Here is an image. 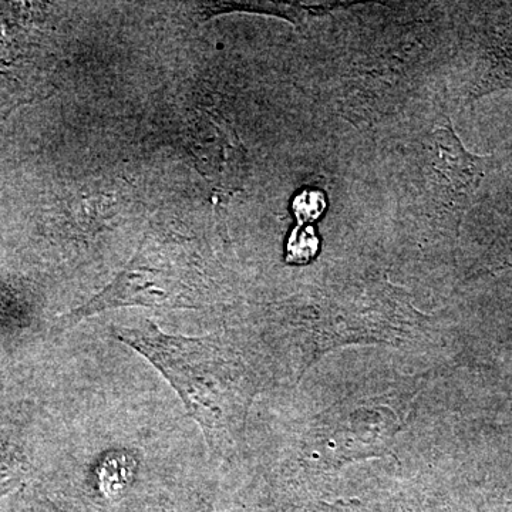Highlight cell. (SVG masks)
I'll return each instance as SVG.
<instances>
[{
  "label": "cell",
  "instance_id": "1",
  "mask_svg": "<svg viewBox=\"0 0 512 512\" xmlns=\"http://www.w3.org/2000/svg\"><path fill=\"white\" fill-rule=\"evenodd\" d=\"M114 338L146 356L180 394L192 419L208 440L225 427V389L221 363L214 348L202 339L167 335L144 319L134 326H116Z\"/></svg>",
  "mask_w": 512,
  "mask_h": 512
},
{
  "label": "cell",
  "instance_id": "2",
  "mask_svg": "<svg viewBox=\"0 0 512 512\" xmlns=\"http://www.w3.org/2000/svg\"><path fill=\"white\" fill-rule=\"evenodd\" d=\"M488 157L466 150L450 123L420 141L410 197L421 224L457 232L483 183Z\"/></svg>",
  "mask_w": 512,
  "mask_h": 512
},
{
  "label": "cell",
  "instance_id": "3",
  "mask_svg": "<svg viewBox=\"0 0 512 512\" xmlns=\"http://www.w3.org/2000/svg\"><path fill=\"white\" fill-rule=\"evenodd\" d=\"M185 256H178L175 251L168 254L146 239L123 272L92 301L66 316L63 325H77L97 313L123 306L197 308V275L194 262Z\"/></svg>",
  "mask_w": 512,
  "mask_h": 512
},
{
  "label": "cell",
  "instance_id": "4",
  "mask_svg": "<svg viewBox=\"0 0 512 512\" xmlns=\"http://www.w3.org/2000/svg\"><path fill=\"white\" fill-rule=\"evenodd\" d=\"M481 74L468 94V100H477L487 94L512 87V8L505 9L488 32Z\"/></svg>",
  "mask_w": 512,
  "mask_h": 512
},
{
  "label": "cell",
  "instance_id": "5",
  "mask_svg": "<svg viewBox=\"0 0 512 512\" xmlns=\"http://www.w3.org/2000/svg\"><path fill=\"white\" fill-rule=\"evenodd\" d=\"M319 254V237L311 224H298L293 229L286 247V262L292 265H308Z\"/></svg>",
  "mask_w": 512,
  "mask_h": 512
},
{
  "label": "cell",
  "instance_id": "6",
  "mask_svg": "<svg viewBox=\"0 0 512 512\" xmlns=\"http://www.w3.org/2000/svg\"><path fill=\"white\" fill-rule=\"evenodd\" d=\"M293 210H295L298 224H311L318 221L326 210L325 195L315 190L303 191L296 198Z\"/></svg>",
  "mask_w": 512,
  "mask_h": 512
},
{
  "label": "cell",
  "instance_id": "7",
  "mask_svg": "<svg viewBox=\"0 0 512 512\" xmlns=\"http://www.w3.org/2000/svg\"><path fill=\"white\" fill-rule=\"evenodd\" d=\"M505 228L503 234L500 237V244L498 247L507 249L508 255L504 259L503 266H512V214L504 222Z\"/></svg>",
  "mask_w": 512,
  "mask_h": 512
}]
</instances>
